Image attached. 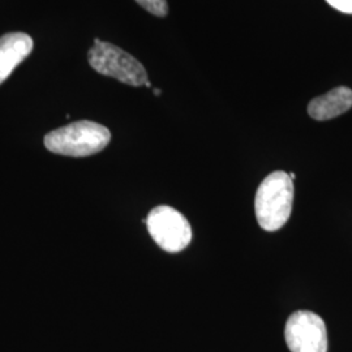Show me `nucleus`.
Instances as JSON below:
<instances>
[{"instance_id": "obj_11", "label": "nucleus", "mask_w": 352, "mask_h": 352, "mask_svg": "<svg viewBox=\"0 0 352 352\" xmlns=\"http://www.w3.org/2000/svg\"><path fill=\"white\" fill-rule=\"evenodd\" d=\"M289 177H291V179H292V180H294V179H295V177H296V175H295V174H294V173H289Z\"/></svg>"}, {"instance_id": "obj_7", "label": "nucleus", "mask_w": 352, "mask_h": 352, "mask_svg": "<svg viewBox=\"0 0 352 352\" xmlns=\"http://www.w3.org/2000/svg\"><path fill=\"white\" fill-rule=\"evenodd\" d=\"M352 107V90L347 87H338L327 94L312 100L308 104V113L315 120H330Z\"/></svg>"}, {"instance_id": "obj_12", "label": "nucleus", "mask_w": 352, "mask_h": 352, "mask_svg": "<svg viewBox=\"0 0 352 352\" xmlns=\"http://www.w3.org/2000/svg\"><path fill=\"white\" fill-rule=\"evenodd\" d=\"M145 85H146V87H148V88H151V82H149V81H148V82H146V84H145Z\"/></svg>"}, {"instance_id": "obj_10", "label": "nucleus", "mask_w": 352, "mask_h": 352, "mask_svg": "<svg viewBox=\"0 0 352 352\" xmlns=\"http://www.w3.org/2000/svg\"><path fill=\"white\" fill-rule=\"evenodd\" d=\"M161 93H162V91H161L160 89H154V94H155V96H161Z\"/></svg>"}, {"instance_id": "obj_3", "label": "nucleus", "mask_w": 352, "mask_h": 352, "mask_svg": "<svg viewBox=\"0 0 352 352\" xmlns=\"http://www.w3.org/2000/svg\"><path fill=\"white\" fill-rule=\"evenodd\" d=\"M89 64L103 76L113 77L132 87H141L148 82V74L144 65L126 51L113 43L94 39V46L89 50Z\"/></svg>"}, {"instance_id": "obj_4", "label": "nucleus", "mask_w": 352, "mask_h": 352, "mask_svg": "<svg viewBox=\"0 0 352 352\" xmlns=\"http://www.w3.org/2000/svg\"><path fill=\"white\" fill-rule=\"evenodd\" d=\"M145 223L153 240L164 251H183L192 240V227L187 218L171 206L161 205L154 208Z\"/></svg>"}, {"instance_id": "obj_9", "label": "nucleus", "mask_w": 352, "mask_h": 352, "mask_svg": "<svg viewBox=\"0 0 352 352\" xmlns=\"http://www.w3.org/2000/svg\"><path fill=\"white\" fill-rule=\"evenodd\" d=\"M327 3L340 12L352 14V0H327Z\"/></svg>"}, {"instance_id": "obj_6", "label": "nucleus", "mask_w": 352, "mask_h": 352, "mask_svg": "<svg viewBox=\"0 0 352 352\" xmlns=\"http://www.w3.org/2000/svg\"><path fill=\"white\" fill-rule=\"evenodd\" d=\"M33 50V39L25 33H10L0 37V84Z\"/></svg>"}, {"instance_id": "obj_2", "label": "nucleus", "mask_w": 352, "mask_h": 352, "mask_svg": "<svg viewBox=\"0 0 352 352\" xmlns=\"http://www.w3.org/2000/svg\"><path fill=\"white\" fill-rule=\"evenodd\" d=\"M110 140L111 133L106 126L81 120L46 135L45 146L55 154L67 157H89L103 151Z\"/></svg>"}, {"instance_id": "obj_1", "label": "nucleus", "mask_w": 352, "mask_h": 352, "mask_svg": "<svg viewBox=\"0 0 352 352\" xmlns=\"http://www.w3.org/2000/svg\"><path fill=\"white\" fill-rule=\"evenodd\" d=\"M294 204V183L287 173L276 171L266 176L256 193L254 210L260 227L273 232L289 221Z\"/></svg>"}, {"instance_id": "obj_5", "label": "nucleus", "mask_w": 352, "mask_h": 352, "mask_svg": "<svg viewBox=\"0 0 352 352\" xmlns=\"http://www.w3.org/2000/svg\"><path fill=\"white\" fill-rule=\"evenodd\" d=\"M285 340L291 352H327V331L324 320L309 311L289 316Z\"/></svg>"}, {"instance_id": "obj_8", "label": "nucleus", "mask_w": 352, "mask_h": 352, "mask_svg": "<svg viewBox=\"0 0 352 352\" xmlns=\"http://www.w3.org/2000/svg\"><path fill=\"white\" fill-rule=\"evenodd\" d=\"M140 6L151 14L164 17L168 13V6L166 0H136Z\"/></svg>"}]
</instances>
